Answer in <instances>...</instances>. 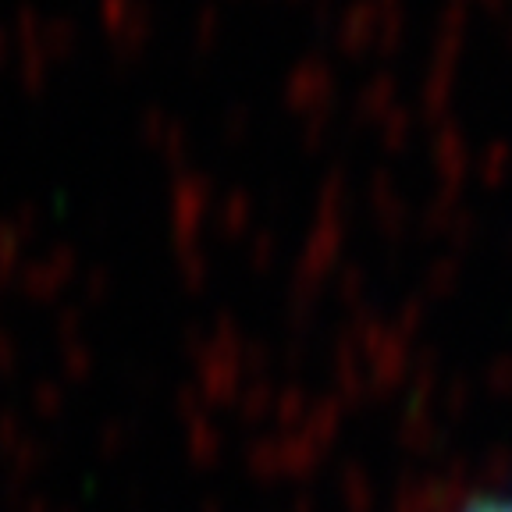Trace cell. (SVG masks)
I'll use <instances>...</instances> for the list:
<instances>
[{
    "label": "cell",
    "mask_w": 512,
    "mask_h": 512,
    "mask_svg": "<svg viewBox=\"0 0 512 512\" xmlns=\"http://www.w3.org/2000/svg\"><path fill=\"white\" fill-rule=\"evenodd\" d=\"M459 512H512V495H473Z\"/></svg>",
    "instance_id": "obj_1"
}]
</instances>
